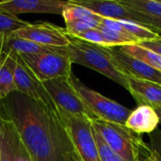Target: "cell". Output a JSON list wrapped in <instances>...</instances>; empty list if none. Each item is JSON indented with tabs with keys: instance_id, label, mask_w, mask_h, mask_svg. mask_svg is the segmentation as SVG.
<instances>
[{
	"instance_id": "cell-1",
	"label": "cell",
	"mask_w": 161,
	"mask_h": 161,
	"mask_svg": "<svg viewBox=\"0 0 161 161\" xmlns=\"http://www.w3.org/2000/svg\"><path fill=\"white\" fill-rule=\"evenodd\" d=\"M32 161H81L58 110L14 92L0 100Z\"/></svg>"
},
{
	"instance_id": "cell-2",
	"label": "cell",
	"mask_w": 161,
	"mask_h": 161,
	"mask_svg": "<svg viewBox=\"0 0 161 161\" xmlns=\"http://www.w3.org/2000/svg\"><path fill=\"white\" fill-rule=\"evenodd\" d=\"M92 123L94 130L108 146L124 161H142L152 150L141 135L124 125L101 120L92 121Z\"/></svg>"
},
{
	"instance_id": "cell-3",
	"label": "cell",
	"mask_w": 161,
	"mask_h": 161,
	"mask_svg": "<svg viewBox=\"0 0 161 161\" xmlns=\"http://www.w3.org/2000/svg\"><path fill=\"white\" fill-rule=\"evenodd\" d=\"M67 36L70 42L66 49L72 63L91 68L127 90L126 76L118 70L106 47L82 41L69 34Z\"/></svg>"
},
{
	"instance_id": "cell-4",
	"label": "cell",
	"mask_w": 161,
	"mask_h": 161,
	"mask_svg": "<svg viewBox=\"0 0 161 161\" xmlns=\"http://www.w3.org/2000/svg\"><path fill=\"white\" fill-rule=\"evenodd\" d=\"M70 80L75 92L98 120L125 125L132 110L89 88L73 73Z\"/></svg>"
},
{
	"instance_id": "cell-5",
	"label": "cell",
	"mask_w": 161,
	"mask_h": 161,
	"mask_svg": "<svg viewBox=\"0 0 161 161\" xmlns=\"http://www.w3.org/2000/svg\"><path fill=\"white\" fill-rule=\"evenodd\" d=\"M58 112L81 161H101L92 120L71 114L61 108H58Z\"/></svg>"
},
{
	"instance_id": "cell-6",
	"label": "cell",
	"mask_w": 161,
	"mask_h": 161,
	"mask_svg": "<svg viewBox=\"0 0 161 161\" xmlns=\"http://www.w3.org/2000/svg\"><path fill=\"white\" fill-rule=\"evenodd\" d=\"M19 56L42 83L58 77H69L72 74L73 63L66 48L60 52Z\"/></svg>"
},
{
	"instance_id": "cell-7",
	"label": "cell",
	"mask_w": 161,
	"mask_h": 161,
	"mask_svg": "<svg viewBox=\"0 0 161 161\" xmlns=\"http://www.w3.org/2000/svg\"><path fill=\"white\" fill-rule=\"evenodd\" d=\"M42 85L57 108L74 115L87 117L92 121L98 120L72 86L70 76L50 79L42 82Z\"/></svg>"
},
{
	"instance_id": "cell-8",
	"label": "cell",
	"mask_w": 161,
	"mask_h": 161,
	"mask_svg": "<svg viewBox=\"0 0 161 161\" xmlns=\"http://www.w3.org/2000/svg\"><path fill=\"white\" fill-rule=\"evenodd\" d=\"M11 34L17 38L49 47H67L70 42L65 28L49 23L29 24Z\"/></svg>"
},
{
	"instance_id": "cell-9",
	"label": "cell",
	"mask_w": 161,
	"mask_h": 161,
	"mask_svg": "<svg viewBox=\"0 0 161 161\" xmlns=\"http://www.w3.org/2000/svg\"><path fill=\"white\" fill-rule=\"evenodd\" d=\"M16 70L14 82L18 92L31 98L36 102H41L54 110H58L53 100L49 96L42 83L37 79L30 69L19 55L16 54Z\"/></svg>"
},
{
	"instance_id": "cell-10",
	"label": "cell",
	"mask_w": 161,
	"mask_h": 161,
	"mask_svg": "<svg viewBox=\"0 0 161 161\" xmlns=\"http://www.w3.org/2000/svg\"><path fill=\"white\" fill-rule=\"evenodd\" d=\"M118 70L125 76L149 80L161 85V72L125 54L118 47H106Z\"/></svg>"
},
{
	"instance_id": "cell-11",
	"label": "cell",
	"mask_w": 161,
	"mask_h": 161,
	"mask_svg": "<svg viewBox=\"0 0 161 161\" xmlns=\"http://www.w3.org/2000/svg\"><path fill=\"white\" fill-rule=\"evenodd\" d=\"M102 18L118 21H131L144 25L143 14L124 7L120 1L112 0H71Z\"/></svg>"
},
{
	"instance_id": "cell-12",
	"label": "cell",
	"mask_w": 161,
	"mask_h": 161,
	"mask_svg": "<svg viewBox=\"0 0 161 161\" xmlns=\"http://www.w3.org/2000/svg\"><path fill=\"white\" fill-rule=\"evenodd\" d=\"M0 161H32L12 123L0 110Z\"/></svg>"
},
{
	"instance_id": "cell-13",
	"label": "cell",
	"mask_w": 161,
	"mask_h": 161,
	"mask_svg": "<svg viewBox=\"0 0 161 161\" xmlns=\"http://www.w3.org/2000/svg\"><path fill=\"white\" fill-rule=\"evenodd\" d=\"M68 1L60 0H5L0 4V9L10 14L20 13H52L62 15L64 6Z\"/></svg>"
},
{
	"instance_id": "cell-14",
	"label": "cell",
	"mask_w": 161,
	"mask_h": 161,
	"mask_svg": "<svg viewBox=\"0 0 161 161\" xmlns=\"http://www.w3.org/2000/svg\"><path fill=\"white\" fill-rule=\"evenodd\" d=\"M127 91L139 106H148L154 109L161 108V85L134 77L126 76Z\"/></svg>"
},
{
	"instance_id": "cell-15",
	"label": "cell",
	"mask_w": 161,
	"mask_h": 161,
	"mask_svg": "<svg viewBox=\"0 0 161 161\" xmlns=\"http://www.w3.org/2000/svg\"><path fill=\"white\" fill-rule=\"evenodd\" d=\"M7 35L0 36V100L17 92L14 76L16 70V54L5 49L4 42Z\"/></svg>"
},
{
	"instance_id": "cell-16",
	"label": "cell",
	"mask_w": 161,
	"mask_h": 161,
	"mask_svg": "<svg viewBox=\"0 0 161 161\" xmlns=\"http://www.w3.org/2000/svg\"><path fill=\"white\" fill-rule=\"evenodd\" d=\"M160 120L156 110L148 106H139L132 110L125 125L133 132L141 135L150 134L158 128Z\"/></svg>"
},
{
	"instance_id": "cell-17",
	"label": "cell",
	"mask_w": 161,
	"mask_h": 161,
	"mask_svg": "<svg viewBox=\"0 0 161 161\" xmlns=\"http://www.w3.org/2000/svg\"><path fill=\"white\" fill-rule=\"evenodd\" d=\"M4 47L6 50L17 55H31L48 52H60L66 47H49L41 45L26 40H23L13 36L11 33L7 35L4 42Z\"/></svg>"
},
{
	"instance_id": "cell-18",
	"label": "cell",
	"mask_w": 161,
	"mask_h": 161,
	"mask_svg": "<svg viewBox=\"0 0 161 161\" xmlns=\"http://www.w3.org/2000/svg\"><path fill=\"white\" fill-rule=\"evenodd\" d=\"M118 48L125 54L161 72V57L152 50L142 46L140 43L125 44L123 46H119Z\"/></svg>"
},
{
	"instance_id": "cell-19",
	"label": "cell",
	"mask_w": 161,
	"mask_h": 161,
	"mask_svg": "<svg viewBox=\"0 0 161 161\" xmlns=\"http://www.w3.org/2000/svg\"><path fill=\"white\" fill-rule=\"evenodd\" d=\"M120 3L130 9L144 15L161 17V1L158 0H119Z\"/></svg>"
},
{
	"instance_id": "cell-20",
	"label": "cell",
	"mask_w": 161,
	"mask_h": 161,
	"mask_svg": "<svg viewBox=\"0 0 161 161\" xmlns=\"http://www.w3.org/2000/svg\"><path fill=\"white\" fill-rule=\"evenodd\" d=\"M120 23L125 28V32L136 38L140 42L161 40V35L159 33L155 32L142 25L131 21H120Z\"/></svg>"
},
{
	"instance_id": "cell-21",
	"label": "cell",
	"mask_w": 161,
	"mask_h": 161,
	"mask_svg": "<svg viewBox=\"0 0 161 161\" xmlns=\"http://www.w3.org/2000/svg\"><path fill=\"white\" fill-rule=\"evenodd\" d=\"M62 16L65 22L75 19H93L98 20L100 22L102 20V17H100L99 15L94 14L93 12L90 11L89 9L74 4L72 1H68V3L64 6Z\"/></svg>"
},
{
	"instance_id": "cell-22",
	"label": "cell",
	"mask_w": 161,
	"mask_h": 161,
	"mask_svg": "<svg viewBox=\"0 0 161 161\" xmlns=\"http://www.w3.org/2000/svg\"><path fill=\"white\" fill-rule=\"evenodd\" d=\"M27 25H29V23L21 20L18 16L0 9V36L9 35Z\"/></svg>"
},
{
	"instance_id": "cell-23",
	"label": "cell",
	"mask_w": 161,
	"mask_h": 161,
	"mask_svg": "<svg viewBox=\"0 0 161 161\" xmlns=\"http://www.w3.org/2000/svg\"><path fill=\"white\" fill-rule=\"evenodd\" d=\"M100 21L93 20V19H75V20H70L66 21L65 25V31L69 35H76L82 32H85L87 30L97 28L99 26Z\"/></svg>"
},
{
	"instance_id": "cell-24",
	"label": "cell",
	"mask_w": 161,
	"mask_h": 161,
	"mask_svg": "<svg viewBox=\"0 0 161 161\" xmlns=\"http://www.w3.org/2000/svg\"><path fill=\"white\" fill-rule=\"evenodd\" d=\"M93 134L100 154L101 161H124L108 146V144L104 142L102 137L94 130V128H93Z\"/></svg>"
},
{
	"instance_id": "cell-25",
	"label": "cell",
	"mask_w": 161,
	"mask_h": 161,
	"mask_svg": "<svg viewBox=\"0 0 161 161\" xmlns=\"http://www.w3.org/2000/svg\"><path fill=\"white\" fill-rule=\"evenodd\" d=\"M71 36H73V35H71ZM74 37H75L77 39H80L82 41L91 42V43H94V44L103 46V47H109L108 43L106 42L103 34L98 29V27L97 28H92V29L87 30V31L82 32V33H79V34H76Z\"/></svg>"
},
{
	"instance_id": "cell-26",
	"label": "cell",
	"mask_w": 161,
	"mask_h": 161,
	"mask_svg": "<svg viewBox=\"0 0 161 161\" xmlns=\"http://www.w3.org/2000/svg\"><path fill=\"white\" fill-rule=\"evenodd\" d=\"M150 147L158 155L161 157V130L157 128L155 131L149 134Z\"/></svg>"
},
{
	"instance_id": "cell-27",
	"label": "cell",
	"mask_w": 161,
	"mask_h": 161,
	"mask_svg": "<svg viewBox=\"0 0 161 161\" xmlns=\"http://www.w3.org/2000/svg\"><path fill=\"white\" fill-rule=\"evenodd\" d=\"M144 26L155 32H161V17H153L143 14Z\"/></svg>"
},
{
	"instance_id": "cell-28",
	"label": "cell",
	"mask_w": 161,
	"mask_h": 161,
	"mask_svg": "<svg viewBox=\"0 0 161 161\" xmlns=\"http://www.w3.org/2000/svg\"><path fill=\"white\" fill-rule=\"evenodd\" d=\"M140 44L143 47H146L150 50H152L153 52H155L156 54H158V56L161 57V41H151V42H140Z\"/></svg>"
},
{
	"instance_id": "cell-29",
	"label": "cell",
	"mask_w": 161,
	"mask_h": 161,
	"mask_svg": "<svg viewBox=\"0 0 161 161\" xmlns=\"http://www.w3.org/2000/svg\"><path fill=\"white\" fill-rule=\"evenodd\" d=\"M142 161H161V157L159 155H158L155 151L151 150V152L146 155Z\"/></svg>"
},
{
	"instance_id": "cell-30",
	"label": "cell",
	"mask_w": 161,
	"mask_h": 161,
	"mask_svg": "<svg viewBox=\"0 0 161 161\" xmlns=\"http://www.w3.org/2000/svg\"><path fill=\"white\" fill-rule=\"evenodd\" d=\"M155 110H156V112H157V114H158V118H159V120H160L161 122V108H156Z\"/></svg>"
},
{
	"instance_id": "cell-31",
	"label": "cell",
	"mask_w": 161,
	"mask_h": 161,
	"mask_svg": "<svg viewBox=\"0 0 161 161\" xmlns=\"http://www.w3.org/2000/svg\"><path fill=\"white\" fill-rule=\"evenodd\" d=\"M4 1H5V0H0V4H1V3H3Z\"/></svg>"
},
{
	"instance_id": "cell-32",
	"label": "cell",
	"mask_w": 161,
	"mask_h": 161,
	"mask_svg": "<svg viewBox=\"0 0 161 161\" xmlns=\"http://www.w3.org/2000/svg\"><path fill=\"white\" fill-rule=\"evenodd\" d=\"M160 1H161V0H160Z\"/></svg>"
},
{
	"instance_id": "cell-33",
	"label": "cell",
	"mask_w": 161,
	"mask_h": 161,
	"mask_svg": "<svg viewBox=\"0 0 161 161\" xmlns=\"http://www.w3.org/2000/svg\"><path fill=\"white\" fill-rule=\"evenodd\" d=\"M160 41H161V40H160Z\"/></svg>"
}]
</instances>
